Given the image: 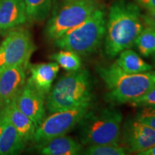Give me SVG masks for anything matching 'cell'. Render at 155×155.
I'll return each instance as SVG.
<instances>
[{
    "label": "cell",
    "instance_id": "obj_1",
    "mask_svg": "<svg viewBox=\"0 0 155 155\" xmlns=\"http://www.w3.org/2000/svg\"><path fill=\"white\" fill-rule=\"evenodd\" d=\"M140 9L137 4L128 0H116L112 4L106 18L104 52L114 58L134 45L137 36L143 30Z\"/></svg>",
    "mask_w": 155,
    "mask_h": 155
},
{
    "label": "cell",
    "instance_id": "obj_2",
    "mask_svg": "<svg viewBox=\"0 0 155 155\" xmlns=\"http://www.w3.org/2000/svg\"><path fill=\"white\" fill-rule=\"evenodd\" d=\"M96 71L107 88L104 99L114 105L130 104L155 86V71L129 73L116 62L108 65H97Z\"/></svg>",
    "mask_w": 155,
    "mask_h": 155
},
{
    "label": "cell",
    "instance_id": "obj_3",
    "mask_svg": "<svg viewBox=\"0 0 155 155\" xmlns=\"http://www.w3.org/2000/svg\"><path fill=\"white\" fill-rule=\"evenodd\" d=\"M94 98L93 83L87 70L81 68L62 75L52 86L45 98L50 114L91 106Z\"/></svg>",
    "mask_w": 155,
    "mask_h": 155
},
{
    "label": "cell",
    "instance_id": "obj_4",
    "mask_svg": "<svg viewBox=\"0 0 155 155\" xmlns=\"http://www.w3.org/2000/svg\"><path fill=\"white\" fill-rule=\"evenodd\" d=\"M123 116L113 107L88 110L78 124L80 142L84 146L119 144Z\"/></svg>",
    "mask_w": 155,
    "mask_h": 155
},
{
    "label": "cell",
    "instance_id": "obj_5",
    "mask_svg": "<svg viewBox=\"0 0 155 155\" xmlns=\"http://www.w3.org/2000/svg\"><path fill=\"white\" fill-rule=\"evenodd\" d=\"M106 25V12L98 7L84 22L68 31L53 42L61 49L73 51L81 57H87L96 53L101 45L105 36Z\"/></svg>",
    "mask_w": 155,
    "mask_h": 155
},
{
    "label": "cell",
    "instance_id": "obj_6",
    "mask_svg": "<svg viewBox=\"0 0 155 155\" xmlns=\"http://www.w3.org/2000/svg\"><path fill=\"white\" fill-rule=\"evenodd\" d=\"M100 7L98 0H63L53 11L44 30L45 38L54 41L84 22Z\"/></svg>",
    "mask_w": 155,
    "mask_h": 155
},
{
    "label": "cell",
    "instance_id": "obj_7",
    "mask_svg": "<svg viewBox=\"0 0 155 155\" xmlns=\"http://www.w3.org/2000/svg\"><path fill=\"white\" fill-rule=\"evenodd\" d=\"M35 50L33 39L28 30L17 28L9 30L0 45V73L13 66L28 68Z\"/></svg>",
    "mask_w": 155,
    "mask_h": 155
},
{
    "label": "cell",
    "instance_id": "obj_8",
    "mask_svg": "<svg viewBox=\"0 0 155 155\" xmlns=\"http://www.w3.org/2000/svg\"><path fill=\"white\" fill-rule=\"evenodd\" d=\"M89 108L90 106H84L50 114L36 129L32 142L42 144L55 137L67 134L78 125Z\"/></svg>",
    "mask_w": 155,
    "mask_h": 155
},
{
    "label": "cell",
    "instance_id": "obj_9",
    "mask_svg": "<svg viewBox=\"0 0 155 155\" xmlns=\"http://www.w3.org/2000/svg\"><path fill=\"white\" fill-rule=\"evenodd\" d=\"M122 134L131 152L139 154L155 145V129L136 117L125 121L122 127Z\"/></svg>",
    "mask_w": 155,
    "mask_h": 155
},
{
    "label": "cell",
    "instance_id": "obj_10",
    "mask_svg": "<svg viewBox=\"0 0 155 155\" xmlns=\"http://www.w3.org/2000/svg\"><path fill=\"white\" fill-rule=\"evenodd\" d=\"M17 107L33 121L36 129L46 117L45 98L26 81L15 98Z\"/></svg>",
    "mask_w": 155,
    "mask_h": 155
},
{
    "label": "cell",
    "instance_id": "obj_11",
    "mask_svg": "<svg viewBox=\"0 0 155 155\" xmlns=\"http://www.w3.org/2000/svg\"><path fill=\"white\" fill-rule=\"evenodd\" d=\"M27 70L24 66H13L0 73V108L15 99L26 83Z\"/></svg>",
    "mask_w": 155,
    "mask_h": 155
},
{
    "label": "cell",
    "instance_id": "obj_12",
    "mask_svg": "<svg viewBox=\"0 0 155 155\" xmlns=\"http://www.w3.org/2000/svg\"><path fill=\"white\" fill-rule=\"evenodd\" d=\"M28 69L30 75L27 81L46 98L60 70L59 65L54 61L30 64Z\"/></svg>",
    "mask_w": 155,
    "mask_h": 155
},
{
    "label": "cell",
    "instance_id": "obj_13",
    "mask_svg": "<svg viewBox=\"0 0 155 155\" xmlns=\"http://www.w3.org/2000/svg\"><path fill=\"white\" fill-rule=\"evenodd\" d=\"M26 143L7 117L4 108H0V155L18 154L24 150Z\"/></svg>",
    "mask_w": 155,
    "mask_h": 155
},
{
    "label": "cell",
    "instance_id": "obj_14",
    "mask_svg": "<svg viewBox=\"0 0 155 155\" xmlns=\"http://www.w3.org/2000/svg\"><path fill=\"white\" fill-rule=\"evenodd\" d=\"M27 22L26 10L23 0H1L0 32L16 28Z\"/></svg>",
    "mask_w": 155,
    "mask_h": 155
},
{
    "label": "cell",
    "instance_id": "obj_15",
    "mask_svg": "<svg viewBox=\"0 0 155 155\" xmlns=\"http://www.w3.org/2000/svg\"><path fill=\"white\" fill-rule=\"evenodd\" d=\"M83 145L69 136L55 137L36 144L38 152L43 155H77L82 154Z\"/></svg>",
    "mask_w": 155,
    "mask_h": 155
},
{
    "label": "cell",
    "instance_id": "obj_16",
    "mask_svg": "<svg viewBox=\"0 0 155 155\" xmlns=\"http://www.w3.org/2000/svg\"><path fill=\"white\" fill-rule=\"evenodd\" d=\"M2 108L5 109L9 121L14 125L25 142L27 144L32 141L36 130L35 125L28 116L19 109L15 103V99Z\"/></svg>",
    "mask_w": 155,
    "mask_h": 155
},
{
    "label": "cell",
    "instance_id": "obj_17",
    "mask_svg": "<svg viewBox=\"0 0 155 155\" xmlns=\"http://www.w3.org/2000/svg\"><path fill=\"white\" fill-rule=\"evenodd\" d=\"M116 63L126 72L134 74L150 72L153 68L130 48L121 51L118 55Z\"/></svg>",
    "mask_w": 155,
    "mask_h": 155
},
{
    "label": "cell",
    "instance_id": "obj_18",
    "mask_svg": "<svg viewBox=\"0 0 155 155\" xmlns=\"http://www.w3.org/2000/svg\"><path fill=\"white\" fill-rule=\"evenodd\" d=\"M25 6L27 21L40 23L48 18L56 0H23Z\"/></svg>",
    "mask_w": 155,
    "mask_h": 155
},
{
    "label": "cell",
    "instance_id": "obj_19",
    "mask_svg": "<svg viewBox=\"0 0 155 155\" xmlns=\"http://www.w3.org/2000/svg\"><path fill=\"white\" fill-rule=\"evenodd\" d=\"M134 45L139 53L145 58L152 56L155 53V30L146 27L137 36Z\"/></svg>",
    "mask_w": 155,
    "mask_h": 155
},
{
    "label": "cell",
    "instance_id": "obj_20",
    "mask_svg": "<svg viewBox=\"0 0 155 155\" xmlns=\"http://www.w3.org/2000/svg\"><path fill=\"white\" fill-rule=\"evenodd\" d=\"M49 58L50 61L57 63L60 67L68 72L77 71L81 68V56L70 50H63L53 53Z\"/></svg>",
    "mask_w": 155,
    "mask_h": 155
},
{
    "label": "cell",
    "instance_id": "obj_21",
    "mask_svg": "<svg viewBox=\"0 0 155 155\" xmlns=\"http://www.w3.org/2000/svg\"><path fill=\"white\" fill-rule=\"evenodd\" d=\"M127 147H122L119 144H98L87 146L83 150L82 154L86 155H126L130 154Z\"/></svg>",
    "mask_w": 155,
    "mask_h": 155
},
{
    "label": "cell",
    "instance_id": "obj_22",
    "mask_svg": "<svg viewBox=\"0 0 155 155\" xmlns=\"http://www.w3.org/2000/svg\"><path fill=\"white\" fill-rule=\"evenodd\" d=\"M135 117L142 123L155 129V106L139 107Z\"/></svg>",
    "mask_w": 155,
    "mask_h": 155
},
{
    "label": "cell",
    "instance_id": "obj_23",
    "mask_svg": "<svg viewBox=\"0 0 155 155\" xmlns=\"http://www.w3.org/2000/svg\"><path fill=\"white\" fill-rule=\"evenodd\" d=\"M130 104L138 108L145 106H155V86L142 96L131 101Z\"/></svg>",
    "mask_w": 155,
    "mask_h": 155
},
{
    "label": "cell",
    "instance_id": "obj_24",
    "mask_svg": "<svg viewBox=\"0 0 155 155\" xmlns=\"http://www.w3.org/2000/svg\"><path fill=\"white\" fill-rule=\"evenodd\" d=\"M141 19L147 27L155 30V9H148L144 15H141Z\"/></svg>",
    "mask_w": 155,
    "mask_h": 155
},
{
    "label": "cell",
    "instance_id": "obj_25",
    "mask_svg": "<svg viewBox=\"0 0 155 155\" xmlns=\"http://www.w3.org/2000/svg\"><path fill=\"white\" fill-rule=\"evenodd\" d=\"M137 5L144 8L146 10L148 9H155V0H136Z\"/></svg>",
    "mask_w": 155,
    "mask_h": 155
},
{
    "label": "cell",
    "instance_id": "obj_26",
    "mask_svg": "<svg viewBox=\"0 0 155 155\" xmlns=\"http://www.w3.org/2000/svg\"><path fill=\"white\" fill-rule=\"evenodd\" d=\"M139 155H155V145L154 147H152V148L140 153Z\"/></svg>",
    "mask_w": 155,
    "mask_h": 155
},
{
    "label": "cell",
    "instance_id": "obj_27",
    "mask_svg": "<svg viewBox=\"0 0 155 155\" xmlns=\"http://www.w3.org/2000/svg\"><path fill=\"white\" fill-rule=\"evenodd\" d=\"M153 56V61H154V67H155V53L154 55H152Z\"/></svg>",
    "mask_w": 155,
    "mask_h": 155
},
{
    "label": "cell",
    "instance_id": "obj_28",
    "mask_svg": "<svg viewBox=\"0 0 155 155\" xmlns=\"http://www.w3.org/2000/svg\"><path fill=\"white\" fill-rule=\"evenodd\" d=\"M0 3H1V0H0Z\"/></svg>",
    "mask_w": 155,
    "mask_h": 155
}]
</instances>
